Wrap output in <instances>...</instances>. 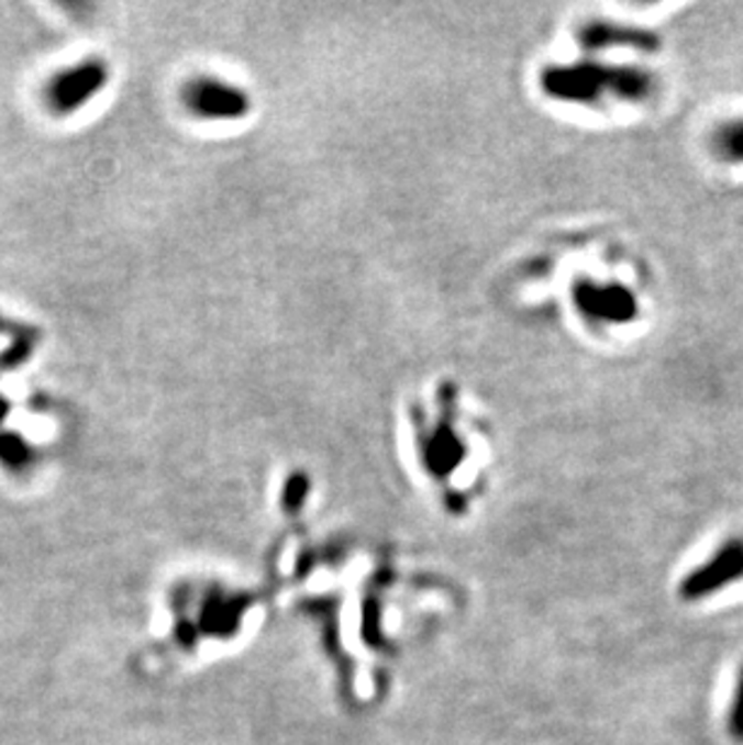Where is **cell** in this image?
<instances>
[{
    "mask_svg": "<svg viewBox=\"0 0 743 745\" xmlns=\"http://www.w3.org/2000/svg\"><path fill=\"white\" fill-rule=\"evenodd\" d=\"M109 82V68L102 58L90 56L76 60L48 76L42 97L54 116H70L88 107Z\"/></svg>",
    "mask_w": 743,
    "mask_h": 745,
    "instance_id": "6da1fadb",
    "label": "cell"
},
{
    "mask_svg": "<svg viewBox=\"0 0 743 745\" xmlns=\"http://www.w3.org/2000/svg\"><path fill=\"white\" fill-rule=\"evenodd\" d=\"M739 581H743V536L729 538L708 560L690 569L678 583V596L686 603H698Z\"/></svg>",
    "mask_w": 743,
    "mask_h": 745,
    "instance_id": "7a4b0ae2",
    "label": "cell"
},
{
    "mask_svg": "<svg viewBox=\"0 0 743 745\" xmlns=\"http://www.w3.org/2000/svg\"><path fill=\"white\" fill-rule=\"evenodd\" d=\"M36 466V446L15 430H0V468L10 476H27Z\"/></svg>",
    "mask_w": 743,
    "mask_h": 745,
    "instance_id": "3957f363",
    "label": "cell"
},
{
    "mask_svg": "<svg viewBox=\"0 0 743 745\" xmlns=\"http://www.w3.org/2000/svg\"><path fill=\"white\" fill-rule=\"evenodd\" d=\"M714 153L729 163H743V119L724 123L714 135Z\"/></svg>",
    "mask_w": 743,
    "mask_h": 745,
    "instance_id": "277c9868",
    "label": "cell"
},
{
    "mask_svg": "<svg viewBox=\"0 0 743 745\" xmlns=\"http://www.w3.org/2000/svg\"><path fill=\"white\" fill-rule=\"evenodd\" d=\"M36 343H40V338L10 341V347L0 353V375H10V371L27 365L36 351Z\"/></svg>",
    "mask_w": 743,
    "mask_h": 745,
    "instance_id": "5b68a950",
    "label": "cell"
},
{
    "mask_svg": "<svg viewBox=\"0 0 743 745\" xmlns=\"http://www.w3.org/2000/svg\"><path fill=\"white\" fill-rule=\"evenodd\" d=\"M727 731L739 745H743V666L736 674L734 698H732V707H729V716H727Z\"/></svg>",
    "mask_w": 743,
    "mask_h": 745,
    "instance_id": "8992f818",
    "label": "cell"
},
{
    "mask_svg": "<svg viewBox=\"0 0 743 745\" xmlns=\"http://www.w3.org/2000/svg\"><path fill=\"white\" fill-rule=\"evenodd\" d=\"M0 335H8L10 341H18V338H42V333L36 331L34 326L20 324V321L10 319L5 314H0Z\"/></svg>",
    "mask_w": 743,
    "mask_h": 745,
    "instance_id": "52a82bcc",
    "label": "cell"
},
{
    "mask_svg": "<svg viewBox=\"0 0 743 745\" xmlns=\"http://www.w3.org/2000/svg\"><path fill=\"white\" fill-rule=\"evenodd\" d=\"M8 415H10V401L5 399V396H0V425H3Z\"/></svg>",
    "mask_w": 743,
    "mask_h": 745,
    "instance_id": "ba28073f",
    "label": "cell"
}]
</instances>
